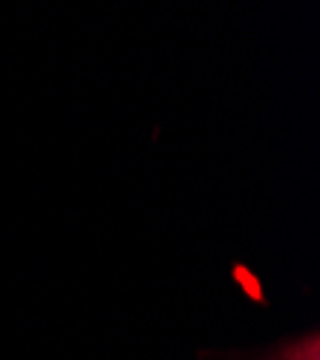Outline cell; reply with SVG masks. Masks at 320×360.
Here are the masks:
<instances>
[{"instance_id":"obj_1","label":"cell","mask_w":320,"mask_h":360,"mask_svg":"<svg viewBox=\"0 0 320 360\" xmlns=\"http://www.w3.org/2000/svg\"><path fill=\"white\" fill-rule=\"evenodd\" d=\"M306 357H309V354H286L283 360H306Z\"/></svg>"}]
</instances>
